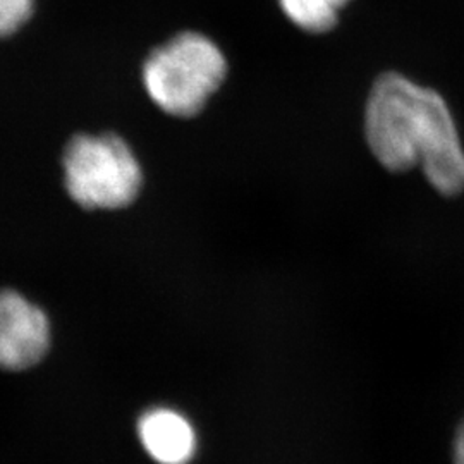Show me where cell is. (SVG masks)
Wrapping results in <instances>:
<instances>
[{
	"instance_id": "3957f363",
	"label": "cell",
	"mask_w": 464,
	"mask_h": 464,
	"mask_svg": "<svg viewBox=\"0 0 464 464\" xmlns=\"http://www.w3.org/2000/svg\"><path fill=\"white\" fill-rule=\"evenodd\" d=\"M67 195L86 210H121L138 198L141 166L114 133L76 134L63 153Z\"/></svg>"
},
{
	"instance_id": "8992f818",
	"label": "cell",
	"mask_w": 464,
	"mask_h": 464,
	"mask_svg": "<svg viewBox=\"0 0 464 464\" xmlns=\"http://www.w3.org/2000/svg\"><path fill=\"white\" fill-rule=\"evenodd\" d=\"M351 0H279L282 13L299 30L327 34L335 28Z\"/></svg>"
},
{
	"instance_id": "277c9868",
	"label": "cell",
	"mask_w": 464,
	"mask_h": 464,
	"mask_svg": "<svg viewBox=\"0 0 464 464\" xmlns=\"http://www.w3.org/2000/svg\"><path fill=\"white\" fill-rule=\"evenodd\" d=\"M50 348L49 316L14 289H0V368L21 372Z\"/></svg>"
},
{
	"instance_id": "7a4b0ae2",
	"label": "cell",
	"mask_w": 464,
	"mask_h": 464,
	"mask_svg": "<svg viewBox=\"0 0 464 464\" xmlns=\"http://www.w3.org/2000/svg\"><path fill=\"white\" fill-rule=\"evenodd\" d=\"M227 59L214 40L184 32L157 47L143 64L151 102L169 116L195 117L227 76Z\"/></svg>"
},
{
	"instance_id": "5b68a950",
	"label": "cell",
	"mask_w": 464,
	"mask_h": 464,
	"mask_svg": "<svg viewBox=\"0 0 464 464\" xmlns=\"http://www.w3.org/2000/svg\"><path fill=\"white\" fill-rule=\"evenodd\" d=\"M136 430L155 463L189 464L197 456L198 439L193 423L172 408H150L140 416Z\"/></svg>"
},
{
	"instance_id": "6da1fadb",
	"label": "cell",
	"mask_w": 464,
	"mask_h": 464,
	"mask_svg": "<svg viewBox=\"0 0 464 464\" xmlns=\"http://www.w3.org/2000/svg\"><path fill=\"white\" fill-rule=\"evenodd\" d=\"M368 149L382 167L406 172L420 167L442 195L464 191V149L446 100L399 72L372 86L365 107Z\"/></svg>"
},
{
	"instance_id": "ba28073f",
	"label": "cell",
	"mask_w": 464,
	"mask_h": 464,
	"mask_svg": "<svg viewBox=\"0 0 464 464\" xmlns=\"http://www.w3.org/2000/svg\"><path fill=\"white\" fill-rule=\"evenodd\" d=\"M452 464H464V420L458 425L452 440Z\"/></svg>"
},
{
	"instance_id": "52a82bcc",
	"label": "cell",
	"mask_w": 464,
	"mask_h": 464,
	"mask_svg": "<svg viewBox=\"0 0 464 464\" xmlns=\"http://www.w3.org/2000/svg\"><path fill=\"white\" fill-rule=\"evenodd\" d=\"M34 0H0V38L17 34L34 16Z\"/></svg>"
}]
</instances>
